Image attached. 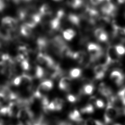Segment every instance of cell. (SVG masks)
I'll return each instance as SVG.
<instances>
[{
  "mask_svg": "<svg viewBox=\"0 0 125 125\" xmlns=\"http://www.w3.org/2000/svg\"><path fill=\"white\" fill-rule=\"evenodd\" d=\"M19 121L26 125H29L34 120V113L29 107H24L21 108L17 116Z\"/></svg>",
  "mask_w": 125,
  "mask_h": 125,
  "instance_id": "obj_1",
  "label": "cell"
},
{
  "mask_svg": "<svg viewBox=\"0 0 125 125\" xmlns=\"http://www.w3.org/2000/svg\"><path fill=\"white\" fill-rule=\"evenodd\" d=\"M118 114V110L110 103H108L104 115L105 122L106 124L110 123L116 118Z\"/></svg>",
  "mask_w": 125,
  "mask_h": 125,
  "instance_id": "obj_2",
  "label": "cell"
},
{
  "mask_svg": "<svg viewBox=\"0 0 125 125\" xmlns=\"http://www.w3.org/2000/svg\"><path fill=\"white\" fill-rule=\"evenodd\" d=\"M0 92L2 93L7 101H16L19 98V95L13 92L8 85H0Z\"/></svg>",
  "mask_w": 125,
  "mask_h": 125,
  "instance_id": "obj_3",
  "label": "cell"
},
{
  "mask_svg": "<svg viewBox=\"0 0 125 125\" xmlns=\"http://www.w3.org/2000/svg\"><path fill=\"white\" fill-rule=\"evenodd\" d=\"M53 87V83L50 80H46L40 83L37 89L35 90L40 95H43L44 92L50 91Z\"/></svg>",
  "mask_w": 125,
  "mask_h": 125,
  "instance_id": "obj_4",
  "label": "cell"
},
{
  "mask_svg": "<svg viewBox=\"0 0 125 125\" xmlns=\"http://www.w3.org/2000/svg\"><path fill=\"white\" fill-rule=\"evenodd\" d=\"M110 78L117 85H120L123 82L125 76L121 71L114 70L111 73Z\"/></svg>",
  "mask_w": 125,
  "mask_h": 125,
  "instance_id": "obj_5",
  "label": "cell"
},
{
  "mask_svg": "<svg viewBox=\"0 0 125 125\" xmlns=\"http://www.w3.org/2000/svg\"><path fill=\"white\" fill-rule=\"evenodd\" d=\"M107 66L104 65L99 64L94 68V73L96 79L100 80L104 78L106 71Z\"/></svg>",
  "mask_w": 125,
  "mask_h": 125,
  "instance_id": "obj_6",
  "label": "cell"
},
{
  "mask_svg": "<svg viewBox=\"0 0 125 125\" xmlns=\"http://www.w3.org/2000/svg\"><path fill=\"white\" fill-rule=\"evenodd\" d=\"M101 11L105 15L109 16L114 14L116 11V8L114 4L109 2H106L103 5L101 8Z\"/></svg>",
  "mask_w": 125,
  "mask_h": 125,
  "instance_id": "obj_7",
  "label": "cell"
},
{
  "mask_svg": "<svg viewBox=\"0 0 125 125\" xmlns=\"http://www.w3.org/2000/svg\"><path fill=\"white\" fill-rule=\"evenodd\" d=\"M106 54L109 60L110 63L112 62H115L118 61L119 56L117 53L114 46H110L108 48Z\"/></svg>",
  "mask_w": 125,
  "mask_h": 125,
  "instance_id": "obj_8",
  "label": "cell"
},
{
  "mask_svg": "<svg viewBox=\"0 0 125 125\" xmlns=\"http://www.w3.org/2000/svg\"><path fill=\"white\" fill-rule=\"evenodd\" d=\"M71 84V79L69 77H64L61 79L59 83V87L62 90L68 91L70 88Z\"/></svg>",
  "mask_w": 125,
  "mask_h": 125,
  "instance_id": "obj_9",
  "label": "cell"
},
{
  "mask_svg": "<svg viewBox=\"0 0 125 125\" xmlns=\"http://www.w3.org/2000/svg\"><path fill=\"white\" fill-rule=\"evenodd\" d=\"M39 12L42 17H45L51 15L52 11L50 6L47 3H44L40 7Z\"/></svg>",
  "mask_w": 125,
  "mask_h": 125,
  "instance_id": "obj_10",
  "label": "cell"
},
{
  "mask_svg": "<svg viewBox=\"0 0 125 125\" xmlns=\"http://www.w3.org/2000/svg\"><path fill=\"white\" fill-rule=\"evenodd\" d=\"M32 29L29 26L24 23L22 24L20 27V33L21 34L26 37H28L32 35Z\"/></svg>",
  "mask_w": 125,
  "mask_h": 125,
  "instance_id": "obj_11",
  "label": "cell"
},
{
  "mask_svg": "<svg viewBox=\"0 0 125 125\" xmlns=\"http://www.w3.org/2000/svg\"><path fill=\"white\" fill-rule=\"evenodd\" d=\"M11 33L3 28L0 27V39L6 42H8L12 39Z\"/></svg>",
  "mask_w": 125,
  "mask_h": 125,
  "instance_id": "obj_12",
  "label": "cell"
},
{
  "mask_svg": "<svg viewBox=\"0 0 125 125\" xmlns=\"http://www.w3.org/2000/svg\"><path fill=\"white\" fill-rule=\"evenodd\" d=\"M76 32L72 29L69 28L64 30L62 32V36L64 39L67 41H71L75 36Z\"/></svg>",
  "mask_w": 125,
  "mask_h": 125,
  "instance_id": "obj_13",
  "label": "cell"
},
{
  "mask_svg": "<svg viewBox=\"0 0 125 125\" xmlns=\"http://www.w3.org/2000/svg\"><path fill=\"white\" fill-rule=\"evenodd\" d=\"M45 72L43 68L40 65L36 66L34 70V77L36 79H42L45 76Z\"/></svg>",
  "mask_w": 125,
  "mask_h": 125,
  "instance_id": "obj_14",
  "label": "cell"
},
{
  "mask_svg": "<svg viewBox=\"0 0 125 125\" xmlns=\"http://www.w3.org/2000/svg\"><path fill=\"white\" fill-rule=\"evenodd\" d=\"M68 21L73 25L79 26L80 24V19L79 16L74 14H69L67 16Z\"/></svg>",
  "mask_w": 125,
  "mask_h": 125,
  "instance_id": "obj_15",
  "label": "cell"
},
{
  "mask_svg": "<svg viewBox=\"0 0 125 125\" xmlns=\"http://www.w3.org/2000/svg\"><path fill=\"white\" fill-rule=\"evenodd\" d=\"M69 117L71 120L75 122H81L82 120L81 114L77 109H74L71 111L69 115Z\"/></svg>",
  "mask_w": 125,
  "mask_h": 125,
  "instance_id": "obj_16",
  "label": "cell"
},
{
  "mask_svg": "<svg viewBox=\"0 0 125 125\" xmlns=\"http://www.w3.org/2000/svg\"><path fill=\"white\" fill-rule=\"evenodd\" d=\"M83 3V0H67V5L74 9L80 8L82 6Z\"/></svg>",
  "mask_w": 125,
  "mask_h": 125,
  "instance_id": "obj_17",
  "label": "cell"
},
{
  "mask_svg": "<svg viewBox=\"0 0 125 125\" xmlns=\"http://www.w3.org/2000/svg\"><path fill=\"white\" fill-rule=\"evenodd\" d=\"M99 91L102 95L106 96L109 97L110 96L111 94V90L108 87H107L104 83H101L99 87Z\"/></svg>",
  "mask_w": 125,
  "mask_h": 125,
  "instance_id": "obj_18",
  "label": "cell"
},
{
  "mask_svg": "<svg viewBox=\"0 0 125 125\" xmlns=\"http://www.w3.org/2000/svg\"><path fill=\"white\" fill-rule=\"evenodd\" d=\"M82 74V70L79 68H74L70 70L69 75L71 78L76 79L79 78Z\"/></svg>",
  "mask_w": 125,
  "mask_h": 125,
  "instance_id": "obj_19",
  "label": "cell"
},
{
  "mask_svg": "<svg viewBox=\"0 0 125 125\" xmlns=\"http://www.w3.org/2000/svg\"><path fill=\"white\" fill-rule=\"evenodd\" d=\"M1 26L5 28V29L7 30L9 32H12V27L10 25L9 21V19L8 17H6L2 19L1 20Z\"/></svg>",
  "mask_w": 125,
  "mask_h": 125,
  "instance_id": "obj_20",
  "label": "cell"
},
{
  "mask_svg": "<svg viewBox=\"0 0 125 125\" xmlns=\"http://www.w3.org/2000/svg\"><path fill=\"white\" fill-rule=\"evenodd\" d=\"M94 90V86L91 83H87L83 85V94L85 95H90Z\"/></svg>",
  "mask_w": 125,
  "mask_h": 125,
  "instance_id": "obj_21",
  "label": "cell"
},
{
  "mask_svg": "<svg viewBox=\"0 0 125 125\" xmlns=\"http://www.w3.org/2000/svg\"><path fill=\"white\" fill-rule=\"evenodd\" d=\"M54 102L56 106V111H60L61 110L63 104V101L62 99L60 98H56L54 100Z\"/></svg>",
  "mask_w": 125,
  "mask_h": 125,
  "instance_id": "obj_22",
  "label": "cell"
},
{
  "mask_svg": "<svg viewBox=\"0 0 125 125\" xmlns=\"http://www.w3.org/2000/svg\"><path fill=\"white\" fill-rule=\"evenodd\" d=\"M94 107L91 104H88L85 106L84 107L82 108L81 111L83 113L90 114L94 112Z\"/></svg>",
  "mask_w": 125,
  "mask_h": 125,
  "instance_id": "obj_23",
  "label": "cell"
},
{
  "mask_svg": "<svg viewBox=\"0 0 125 125\" xmlns=\"http://www.w3.org/2000/svg\"><path fill=\"white\" fill-rule=\"evenodd\" d=\"M114 47L116 52L119 56H122L125 54V48L121 44H117Z\"/></svg>",
  "mask_w": 125,
  "mask_h": 125,
  "instance_id": "obj_24",
  "label": "cell"
},
{
  "mask_svg": "<svg viewBox=\"0 0 125 125\" xmlns=\"http://www.w3.org/2000/svg\"><path fill=\"white\" fill-rule=\"evenodd\" d=\"M29 125H48L43 120L42 116H41L37 120H34Z\"/></svg>",
  "mask_w": 125,
  "mask_h": 125,
  "instance_id": "obj_25",
  "label": "cell"
},
{
  "mask_svg": "<svg viewBox=\"0 0 125 125\" xmlns=\"http://www.w3.org/2000/svg\"><path fill=\"white\" fill-rule=\"evenodd\" d=\"M20 63L21 67L23 70L27 71L30 69V64L27 59H25Z\"/></svg>",
  "mask_w": 125,
  "mask_h": 125,
  "instance_id": "obj_26",
  "label": "cell"
},
{
  "mask_svg": "<svg viewBox=\"0 0 125 125\" xmlns=\"http://www.w3.org/2000/svg\"><path fill=\"white\" fill-rule=\"evenodd\" d=\"M101 42H105L108 40V35L105 31H104L97 39Z\"/></svg>",
  "mask_w": 125,
  "mask_h": 125,
  "instance_id": "obj_27",
  "label": "cell"
},
{
  "mask_svg": "<svg viewBox=\"0 0 125 125\" xmlns=\"http://www.w3.org/2000/svg\"><path fill=\"white\" fill-rule=\"evenodd\" d=\"M21 76H18L15 77L12 81V83L15 86H19L21 84Z\"/></svg>",
  "mask_w": 125,
  "mask_h": 125,
  "instance_id": "obj_28",
  "label": "cell"
},
{
  "mask_svg": "<svg viewBox=\"0 0 125 125\" xmlns=\"http://www.w3.org/2000/svg\"><path fill=\"white\" fill-rule=\"evenodd\" d=\"M105 30L101 27L100 28H97V29H96L94 31V36L95 37L98 39V37Z\"/></svg>",
  "mask_w": 125,
  "mask_h": 125,
  "instance_id": "obj_29",
  "label": "cell"
},
{
  "mask_svg": "<svg viewBox=\"0 0 125 125\" xmlns=\"http://www.w3.org/2000/svg\"><path fill=\"white\" fill-rule=\"evenodd\" d=\"M94 102L95 105L98 108H103L104 106V102L101 99H96Z\"/></svg>",
  "mask_w": 125,
  "mask_h": 125,
  "instance_id": "obj_30",
  "label": "cell"
},
{
  "mask_svg": "<svg viewBox=\"0 0 125 125\" xmlns=\"http://www.w3.org/2000/svg\"><path fill=\"white\" fill-rule=\"evenodd\" d=\"M67 100L70 103H75L77 101V97L73 94H68L67 96Z\"/></svg>",
  "mask_w": 125,
  "mask_h": 125,
  "instance_id": "obj_31",
  "label": "cell"
},
{
  "mask_svg": "<svg viewBox=\"0 0 125 125\" xmlns=\"http://www.w3.org/2000/svg\"><path fill=\"white\" fill-rule=\"evenodd\" d=\"M6 4L4 0H0V12L3 11L5 8Z\"/></svg>",
  "mask_w": 125,
  "mask_h": 125,
  "instance_id": "obj_32",
  "label": "cell"
},
{
  "mask_svg": "<svg viewBox=\"0 0 125 125\" xmlns=\"http://www.w3.org/2000/svg\"><path fill=\"white\" fill-rule=\"evenodd\" d=\"M118 96L122 98H125V88L120 90L118 94Z\"/></svg>",
  "mask_w": 125,
  "mask_h": 125,
  "instance_id": "obj_33",
  "label": "cell"
},
{
  "mask_svg": "<svg viewBox=\"0 0 125 125\" xmlns=\"http://www.w3.org/2000/svg\"><path fill=\"white\" fill-rule=\"evenodd\" d=\"M91 3L94 5H97L101 2L100 0H90Z\"/></svg>",
  "mask_w": 125,
  "mask_h": 125,
  "instance_id": "obj_34",
  "label": "cell"
},
{
  "mask_svg": "<svg viewBox=\"0 0 125 125\" xmlns=\"http://www.w3.org/2000/svg\"><path fill=\"white\" fill-rule=\"evenodd\" d=\"M58 125H71L66 122H61V123H60Z\"/></svg>",
  "mask_w": 125,
  "mask_h": 125,
  "instance_id": "obj_35",
  "label": "cell"
},
{
  "mask_svg": "<svg viewBox=\"0 0 125 125\" xmlns=\"http://www.w3.org/2000/svg\"><path fill=\"white\" fill-rule=\"evenodd\" d=\"M17 125H23V123H21V122H19V123Z\"/></svg>",
  "mask_w": 125,
  "mask_h": 125,
  "instance_id": "obj_36",
  "label": "cell"
},
{
  "mask_svg": "<svg viewBox=\"0 0 125 125\" xmlns=\"http://www.w3.org/2000/svg\"><path fill=\"white\" fill-rule=\"evenodd\" d=\"M123 32H124V35L125 36V27L123 28Z\"/></svg>",
  "mask_w": 125,
  "mask_h": 125,
  "instance_id": "obj_37",
  "label": "cell"
},
{
  "mask_svg": "<svg viewBox=\"0 0 125 125\" xmlns=\"http://www.w3.org/2000/svg\"><path fill=\"white\" fill-rule=\"evenodd\" d=\"M54 0V1H60L61 0Z\"/></svg>",
  "mask_w": 125,
  "mask_h": 125,
  "instance_id": "obj_38",
  "label": "cell"
},
{
  "mask_svg": "<svg viewBox=\"0 0 125 125\" xmlns=\"http://www.w3.org/2000/svg\"><path fill=\"white\" fill-rule=\"evenodd\" d=\"M119 125V124H117V125Z\"/></svg>",
  "mask_w": 125,
  "mask_h": 125,
  "instance_id": "obj_39",
  "label": "cell"
}]
</instances>
